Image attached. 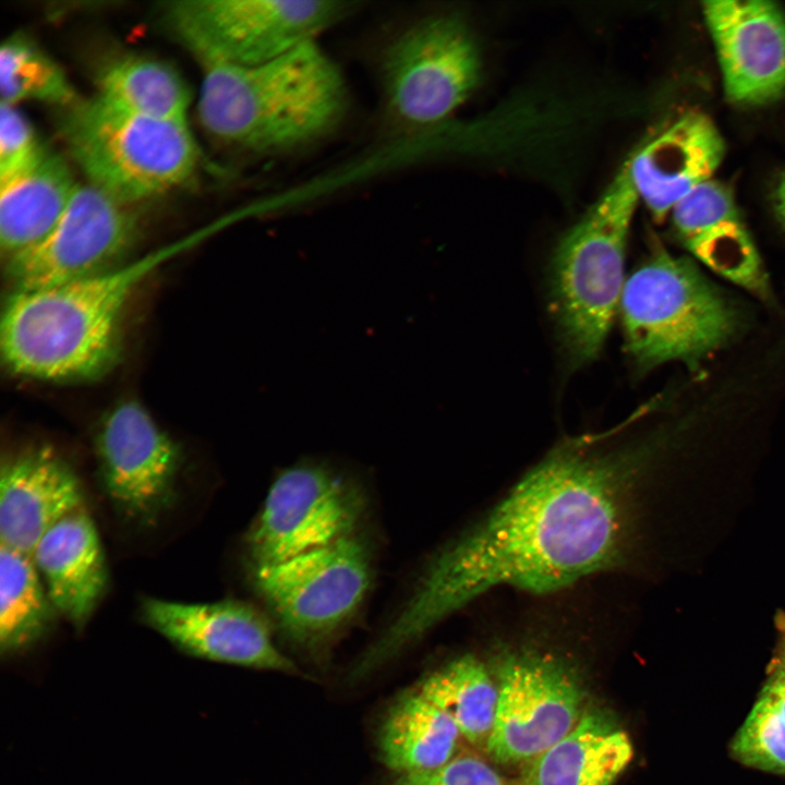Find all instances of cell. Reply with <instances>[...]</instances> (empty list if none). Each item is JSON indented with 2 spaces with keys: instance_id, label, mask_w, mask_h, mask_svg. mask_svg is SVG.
<instances>
[{
  "instance_id": "7a4b0ae2",
  "label": "cell",
  "mask_w": 785,
  "mask_h": 785,
  "mask_svg": "<svg viewBox=\"0 0 785 785\" xmlns=\"http://www.w3.org/2000/svg\"><path fill=\"white\" fill-rule=\"evenodd\" d=\"M207 234L200 231L83 278L12 291L0 327L5 366L20 377L51 383L104 375L118 359L123 311L137 286Z\"/></svg>"
},
{
  "instance_id": "9c48e42d",
  "label": "cell",
  "mask_w": 785,
  "mask_h": 785,
  "mask_svg": "<svg viewBox=\"0 0 785 785\" xmlns=\"http://www.w3.org/2000/svg\"><path fill=\"white\" fill-rule=\"evenodd\" d=\"M364 509L357 483L327 464L305 462L283 470L245 535L251 568L354 534Z\"/></svg>"
},
{
  "instance_id": "2e32d148",
  "label": "cell",
  "mask_w": 785,
  "mask_h": 785,
  "mask_svg": "<svg viewBox=\"0 0 785 785\" xmlns=\"http://www.w3.org/2000/svg\"><path fill=\"white\" fill-rule=\"evenodd\" d=\"M83 503L77 473L52 448L14 454L0 470V541L32 556L47 530Z\"/></svg>"
},
{
  "instance_id": "8fae6325",
  "label": "cell",
  "mask_w": 785,
  "mask_h": 785,
  "mask_svg": "<svg viewBox=\"0 0 785 785\" xmlns=\"http://www.w3.org/2000/svg\"><path fill=\"white\" fill-rule=\"evenodd\" d=\"M95 449L98 481L116 515L134 527H155L177 499L180 445L130 399L102 418Z\"/></svg>"
},
{
  "instance_id": "3957f363",
  "label": "cell",
  "mask_w": 785,
  "mask_h": 785,
  "mask_svg": "<svg viewBox=\"0 0 785 785\" xmlns=\"http://www.w3.org/2000/svg\"><path fill=\"white\" fill-rule=\"evenodd\" d=\"M348 105L341 70L314 40L255 65L204 67L198 116L219 143L271 156L329 135Z\"/></svg>"
},
{
  "instance_id": "603a6c76",
  "label": "cell",
  "mask_w": 785,
  "mask_h": 785,
  "mask_svg": "<svg viewBox=\"0 0 785 785\" xmlns=\"http://www.w3.org/2000/svg\"><path fill=\"white\" fill-rule=\"evenodd\" d=\"M57 615L32 556L1 543V655L12 656L36 645L51 631Z\"/></svg>"
},
{
  "instance_id": "44dd1931",
  "label": "cell",
  "mask_w": 785,
  "mask_h": 785,
  "mask_svg": "<svg viewBox=\"0 0 785 785\" xmlns=\"http://www.w3.org/2000/svg\"><path fill=\"white\" fill-rule=\"evenodd\" d=\"M632 757L626 732L607 715L590 711L570 733L528 762L520 785H613Z\"/></svg>"
},
{
  "instance_id": "9a60e30c",
  "label": "cell",
  "mask_w": 785,
  "mask_h": 785,
  "mask_svg": "<svg viewBox=\"0 0 785 785\" xmlns=\"http://www.w3.org/2000/svg\"><path fill=\"white\" fill-rule=\"evenodd\" d=\"M726 98L760 106L785 96V12L764 0L705 1Z\"/></svg>"
},
{
  "instance_id": "6da1fadb",
  "label": "cell",
  "mask_w": 785,
  "mask_h": 785,
  "mask_svg": "<svg viewBox=\"0 0 785 785\" xmlns=\"http://www.w3.org/2000/svg\"><path fill=\"white\" fill-rule=\"evenodd\" d=\"M607 433L555 446L479 523L433 557L381 635L391 654L483 593H545L621 561L633 528V488L654 443Z\"/></svg>"
},
{
  "instance_id": "30bf717a",
  "label": "cell",
  "mask_w": 785,
  "mask_h": 785,
  "mask_svg": "<svg viewBox=\"0 0 785 785\" xmlns=\"http://www.w3.org/2000/svg\"><path fill=\"white\" fill-rule=\"evenodd\" d=\"M371 554L355 533L288 559L252 569L255 590L283 630L300 641L321 639L362 603Z\"/></svg>"
},
{
  "instance_id": "d4e9b609",
  "label": "cell",
  "mask_w": 785,
  "mask_h": 785,
  "mask_svg": "<svg viewBox=\"0 0 785 785\" xmlns=\"http://www.w3.org/2000/svg\"><path fill=\"white\" fill-rule=\"evenodd\" d=\"M420 692L452 720L469 742H487L498 689L476 657L467 654L445 664L422 681Z\"/></svg>"
},
{
  "instance_id": "52a82bcc",
  "label": "cell",
  "mask_w": 785,
  "mask_h": 785,
  "mask_svg": "<svg viewBox=\"0 0 785 785\" xmlns=\"http://www.w3.org/2000/svg\"><path fill=\"white\" fill-rule=\"evenodd\" d=\"M337 0H181L162 21L203 64L255 65L316 37L355 10Z\"/></svg>"
},
{
  "instance_id": "5b68a950",
  "label": "cell",
  "mask_w": 785,
  "mask_h": 785,
  "mask_svg": "<svg viewBox=\"0 0 785 785\" xmlns=\"http://www.w3.org/2000/svg\"><path fill=\"white\" fill-rule=\"evenodd\" d=\"M60 131L89 184L128 205L183 184L198 164L186 121L135 113L98 95L64 108Z\"/></svg>"
},
{
  "instance_id": "ba28073f",
  "label": "cell",
  "mask_w": 785,
  "mask_h": 785,
  "mask_svg": "<svg viewBox=\"0 0 785 785\" xmlns=\"http://www.w3.org/2000/svg\"><path fill=\"white\" fill-rule=\"evenodd\" d=\"M476 43L455 14H433L402 29L385 48L381 78L385 108L407 130L438 123L455 112L480 80Z\"/></svg>"
},
{
  "instance_id": "4fadbf2b",
  "label": "cell",
  "mask_w": 785,
  "mask_h": 785,
  "mask_svg": "<svg viewBox=\"0 0 785 785\" xmlns=\"http://www.w3.org/2000/svg\"><path fill=\"white\" fill-rule=\"evenodd\" d=\"M140 219L130 205L77 185L52 230L7 261L12 291L50 287L119 265L135 243Z\"/></svg>"
},
{
  "instance_id": "1f68e13d",
  "label": "cell",
  "mask_w": 785,
  "mask_h": 785,
  "mask_svg": "<svg viewBox=\"0 0 785 785\" xmlns=\"http://www.w3.org/2000/svg\"><path fill=\"white\" fill-rule=\"evenodd\" d=\"M775 628L777 632L776 653L772 662L785 668V613L778 612L775 617Z\"/></svg>"
},
{
  "instance_id": "ac0fdd59",
  "label": "cell",
  "mask_w": 785,
  "mask_h": 785,
  "mask_svg": "<svg viewBox=\"0 0 785 785\" xmlns=\"http://www.w3.org/2000/svg\"><path fill=\"white\" fill-rule=\"evenodd\" d=\"M671 214L678 238L699 262L741 288L765 294L759 253L727 185L710 179L681 198Z\"/></svg>"
},
{
  "instance_id": "5bb4252c",
  "label": "cell",
  "mask_w": 785,
  "mask_h": 785,
  "mask_svg": "<svg viewBox=\"0 0 785 785\" xmlns=\"http://www.w3.org/2000/svg\"><path fill=\"white\" fill-rule=\"evenodd\" d=\"M140 617L182 653L212 662L294 672L275 645L264 615L237 600L183 603L146 596Z\"/></svg>"
},
{
  "instance_id": "f1b7e54d",
  "label": "cell",
  "mask_w": 785,
  "mask_h": 785,
  "mask_svg": "<svg viewBox=\"0 0 785 785\" xmlns=\"http://www.w3.org/2000/svg\"><path fill=\"white\" fill-rule=\"evenodd\" d=\"M395 785H506L500 775L474 757L454 758L426 771L402 774Z\"/></svg>"
},
{
  "instance_id": "7c38bea8",
  "label": "cell",
  "mask_w": 785,
  "mask_h": 785,
  "mask_svg": "<svg viewBox=\"0 0 785 785\" xmlns=\"http://www.w3.org/2000/svg\"><path fill=\"white\" fill-rule=\"evenodd\" d=\"M498 701L486 742L499 763L530 761L578 724L583 691L575 671L550 654H509L498 669Z\"/></svg>"
},
{
  "instance_id": "83f0119b",
  "label": "cell",
  "mask_w": 785,
  "mask_h": 785,
  "mask_svg": "<svg viewBox=\"0 0 785 785\" xmlns=\"http://www.w3.org/2000/svg\"><path fill=\"white\" fill-rule=\"evenodd\" d=\"M43 149L26 117L16 106L1 101L0 182L31 165Z\"/></svg>"
},
{
  "instance_id": "d6986e66",
  "label": "cell",
  "mask_w": 785,
  "mask_h": 785,
  "mask_svg": "<svg viewBox=\"0 0 785 785\" xmlns=\"http://www.w3.org/2000/svg\"><path fill=\"white\" fill-rule=\"evenodd\" d=\"M32 558L58 614L81 631L105 596L109 582L100 538L84 507L47 530Z\"/></svg>"
},
{
  "instance_id": "8992f818",
  "label": "cell",
  "mask_w": 785,
  "mask_h": 785,
  "mask_svg": "<svg viewBox=\"0 0 785 785\" xmlns=\"http://www.w3.org/2000/svg\"><path fill=\"white\" fill-rule=\"evenodd\" d=\"M618 310L626 350L643 371L674 361L695 369L736 325L733 307L697 267L662 247L626 278Z\"/></svg>"
},
{
  "instance_id": "4316f807",
  "label": "cell",
  "mask_w": 785,
  "mask_h": 785,
  "mask_svg": "<svg viewBox=\"0 0 785 785\" xmlns=\"http://www.w3.org/2000/svg\"><path fill=\"white\" fill-rule=\"evenodd\" d=\"M733 757L762 771L785 774V721L766 692L761 693L730 745Z\"/></svg>"
},
{
  "instance_id": "484cf974",
  "label": "cell",
  "mask_w": 785,
  "mask_h": 785,
  "mask_svg": "<svg viewBox=\"0 0 785 785\" xmlns=\"http://www.w3.org/2000/svg\"><path fill=\"white\" fill-rule=\"evenodd\" d=\"M0 92L1 101L14 106L36 100L68 108L78 100L60 65L20 34L1 45Z\"/></svg>"
},
{
  "instance_id": "e0dca14e",
  "label": "cell",
  "mask_w": 785,
  "mask_h": 785,
  "mask_svg": "<svg viewBox=\"0 0 785 785\" xmlns=\"http://www.w3.org/2000/svg\"><path fill=\"white\" fill-rule=\"evenodd\" d=\"M724 154V138L711 118L689 111L637 149L626 167L639 200L661 221L711 179Z\"/></svg>"
},
{
  "instance_id": "4dcf8cb0",
  "label": "cell",
  "mask_w": 785,
  "mask_h": 785,
  "mask_svg": "<svg viewBox=\"0 0 785 785\" xmlns=\"http://www.w3.org/2000/svg\"><path fill=\"white\" fill-rule=\"evenodd\" d=\"M771 201L777 220L785 228V170L776 179Z\"/></svg>"
},
{
  "instance_id": "277c9868",
  "label": "cell",
  "mask_w": 785,
  "mask_h": 785,
  "mask_svg": "<svg viewBox=\"0 0 785 785\" xmlns=\"http://www.w3.org/2000/svg\"><path fill=\"white\" fill-rule=\"evenodd\" d=\"M639 196L626 165L561 238L551 264L550 307L568 365L599 357L619 307Z\"/></svg>"
},
{
  "instance_id": "ffe728a7",
  "label": "cell",
  "mask_w": 785,
  "mask_h": 785,
  "mask_svg": "<svg viewBox=\"0 0 785 785\" xmlns=\"http://www.w3.org/2000/svg\"><path fill=\"white\" fill-rule=\"evenodd\" d=\"M76 186L65 160L45 147L31 165L0 182V245L7 261L52 230Z\"/></svg>"
},
{
  "instance_id": "7402d4cb",
  "label": "cell",
  "mask_w": 785,
  "mask_h": 785,
  "mask_svg": "<svg viewBox=\"0 0 785 785\" xmlns=\"http://www.w3.org/2000/svg\"><path fill=\"white\" fill-rule=\"evenodd\" d=\"M460 732L452 720L420 691L402 697L379 735L384 763L402 774L439 768L454 759Z\"/></svg>"
},
{
  "instance_id": "f546056e",
  "label": "cell",
  "mask_w": 785,
  "mask_h": 785,
  "mask_svg": "<svg viewBox=\"0 0 785 785\" xmlns=\"http://www.w3.org/2000/svg\"><path fill=\"white\" fill-rule=\"evenodd\" d=\"M762 691L770 695L785 721V668L771 662L768 679Z\"/></svg>"
},
{
  "instance_id": "cb8c5ba5",
  "label": "cell",
  "mask_w": 785,
  "mask_h": 785,
  "mask_svg": "<svg viewBox=\"0 0 785 785\" xmlns=\"http://www.w3.org/2000/svg\"><path fill=\"white\" fill-rule=\"evenodd\" d=\"M98 96L126 110L172 121H186L190 89L168 63L126 56L106 64L97 76Z\"/></svg>"
}]
</instances>
